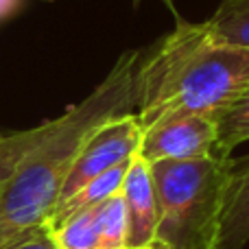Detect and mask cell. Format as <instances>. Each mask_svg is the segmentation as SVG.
Listing matches in <instances>:
<instances>
[{
  "label": "cell",
  "instance_id": "obj_1",
  "mask_svg": "<svg viewBox=\"0 0 249 249\" xmlns=\"http://www.w3.org/2000/svg\"><path fill=\"white\" fill-rule=\"evenodd\" d=\"M140 51L118 57L107 77L83 101L46 121V131L0 188V247L20 232L46 223L59 201L64 181L94 129L136 109L133 74Z\"/></svg>",
  "mask_w": 249,
  "mask_h": 249
},
{
  "label": "cell",
  "instance_id": "obj_2",
  "mask_svg": "<svg viewBox=\"0 0 249 249\" xmlns=\"http://www.w3.org/2000/svg\"><path fill=\"white\" fill-rule=\"evenodd\" d=\"M249 81V48L221 39L206 22L177 18L175 29L140 55L133 74L136 114L146 129L168 114L214 118Z\"/></svg>",
  "mask_w": 249,
  "mask_h": 249
},
{
  "label": "cell",
  "instance_id": "obj_3",
  "mask_svg": "<svg viewBox=\"0 0 249 249\" xmlns=\"http://www.w3.org/2000/svg\"><path fill=\"white\" fill-rule=\"evenodd\" d=\"M228 162L201 158L149 164L158 199L153 249H219Z\"/></svg>",
  "mask_w": 249,
  "mask_h": 249
},
{
  "label": "cell",
  "instance_id": "obj_4",
  "mask_svg": "<svg viewBox=\"0 0 249 249\" xmlns=\"http://www.w3.org/2000/svg\"><path fill=\"white\" fill-rule=\"evenodd\" d=\"M140 140L142 129L133 112L124 114V116H116L112 121L103 123L99 129H94L90 138L83 142L81 151H79L77 160H74L72 168L66 177L59 201L74 195L94 177L136 158L138 149H140Z\"/></svg>",
  "mask_w": 249,
  "mask_h": 249
},
{
  "label": "cell",
  "instance_id": "obj_5",
  "mask_svg": "<svg viewBox=\"0 0 249 249\" xmlns=\"http://www.w3.org/2000/svg\"><path fill=\"white\" fill-rule=\"evenodd\" d=\"M138 158L149 164L162 160L216 158L214 118L201 114H168L160 118L142 129Z\"/></svg>",
  "mask_w": 249,
  "mask_h": 249
},
{
  "label": "cell",
  "instance_id": "obj_6",
  "mask_svg": "<svg viewBox=\"0 0 249 249\" xmlns=\"http://www.w3.org/2000/svg\"><path fill=\"white\" fill-rule=\"evenodd\" d=\"M121 197L127 214V249H153L158 232V199L149 162L138 155L127 168Z\"/></svg>",
  "mask_w": 249,
  "mask_h": 249
},
{
  "label": "cell",
  "instance_id": "obj_7",
  "mask_svg": "<svg viewBox=\"0 0 249 249\" xmlns=\"http://www.w3.org/2000/svg\"><path fill=\"white\" fill-rule=\"evenodd\" d=\"M249 243V153L230 158L223 210L219 225V249H243Z\"/></svg>",
  "mask_w": 249,
  "mask_h": 249
},
{
  "label": "cell",
  "instance_id": "obj_8",
  "mask_svg": "<svg viewBox=\"0 0 249 249\" xmlns=\"http://www.w3.org/2000/svg\"><path fill=\"white\" fill-rule=\"evenodd\" d=\"M131 160L124 164H118V166H114L112 171L103 173V175L94 177V179L88 181L83 188H79L74 195H70L68 199L59 201L53 208L51 214H48L46 225L53 228V225L61 223L64 219H68L70 214H74V212L86 210V208H92V206H99V203L107 201L109 197L118 195L123 188V181H124V175H127V168H129V164H131Z\"/></svg>",
  "mask_w": 249,
  "mask_h": 249
},
{
  "label": "cell",
  "instance_id": "obj_9",
  "mask_svg": "<svg viewBox=\"0 0 249 249\" xmlns=\"http://www.w3.org/2000/svg\"><path fill=\"white\" fill-rule=\"evenodd\" d=\"M216 158L230 160L238 144L249 140V81L214 116Z\"/></svg>",
  "mask_w": 249,
  "mask_h": 249
},
{
  "label": "cell",
  "instance_id": "obj_10",
  "mask_svg": "<svg viewBox=\"0 0 249 249\" xmlns=\"http://www.w3.org/2000/svg\"><path fill=\"white\" fill-rule=\"evenodd\" d=\"M99 206L79 210L64 219L61 223L53 225L51 234L57 249H99L101 225H99Z\"/></svg>",
  "mask_w": 249,
  "mask_h": 249
},
{
  "label": "cell",
  "instance_id": "obj_11",
  "mask_svg": "<svg viewBox=\"0 0 249 249\" xmlns=\"http://www.w3.org/2000/svg\"><path fill=\"white\" fill-rule=\"evenodd\" d=\"M208 24L221 39L249 48V0H221Z\"/></svg>",
  "mask_w": 249,
  "mask_h": 249
},
{
  "label": "cell",
  "instance_id": "obj_12",
  "mask_svg": "<svg viewBox=\"0 0 249 249\" xmlns=\"http://www.w3.org/2000/svg\"><path fill=\"white\" fill-rule=\"evenodd\" d=\"M46 131V123L37 124L33 129L24 131H13L0 136V188L9 181V177L16 173L24 155L39 142V138Z\"/></svg>",
  "mask_w": 249,
  "mask_h": 249
},
{
  "label": "cell",
  "instance_id": "obj_13",
  "mask_svg": "<svg viewBox=\"0 0 249 249\" xmlns=\"http://www.w3.org/2000/svg\"><path fill=\"white\" fill-rule=\"evenodd\" d=\"M99 225V249H127V214L121 193L101 203Z\"/></svg>",
  "mask_w": 249,
  "mask_h": 249
},
{
  "label": "cell",
  "instance_id": "obj_14",
  "mask_svg": "<svg viewBox=\"0 0 249 249\" xmlns=\"http://www.w3.org/2000/svg\"><path fill=\"white\" fill-rule=\"evenodd\" d=\"M0 249H57L53 234L48 230L46 223H39L35 228H29L24 232H20L16 238H11L9 243H4Z\"/></svg>",
  "mask_w": 249,
  "mask_h": 249
},
{
  "label": "cell",
  "instance_id": "obj_15",
  "mask_svg": "<svg viewBox=\"0 0 249 249\" xmlns=\"http://www.w3.org/2000/svg\"><path fill=\"white\" fill-rule=\"evenodd\" d=\"M133 2L138 4V2H140V0H133ZM162 2L166 4L168 9H171V11H173V16H175V20H177V18H179V16H177V11H175V4H173V0H162Z\"/></svg>",
  "mask_w": 249,
  "mask_h": 249
}]
</instances>
